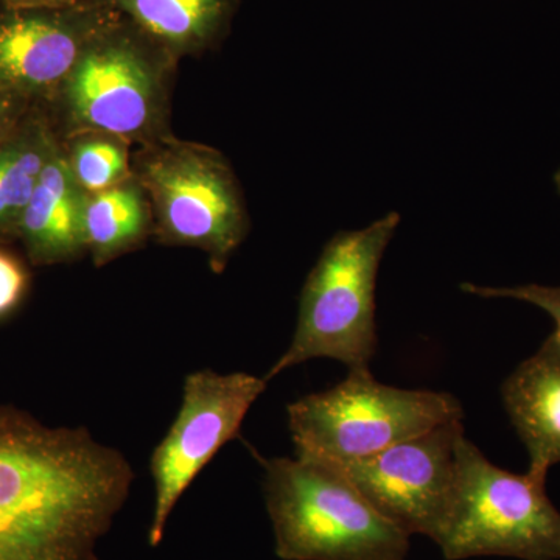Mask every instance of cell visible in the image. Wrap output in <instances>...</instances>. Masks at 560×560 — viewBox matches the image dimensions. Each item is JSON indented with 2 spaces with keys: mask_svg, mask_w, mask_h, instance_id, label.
I'll use <instances>...</instances> for the list:
<instances>
[{
  "mask_svg": "<svg viewBox=\"0 0 560 560\" xmlns=\"http://www.w3.org/2000/svg\"><path fill=\"white\" fill-rule=\"evenodd\" d=\"M62 92L77 127L121 140L153 136L165 110L160 75L127 44H97L83 50Z\"/></svg>",
  "mask_w": 560,
  "mask_h": 560,
  "instance_id": "9",
  "label": "cell"
},
{
  "mask_svg": "<svg viewBox=\"0 0 560 560\" xmlns=\"http://www.w3.org/2000/svg\"><path fill=\"white\" fill-rule=\"evenodd\" d=\"M84 197L68 153L57 143L18 226L33 264H65L83 254Z\"/></svg>",
  "mask_w": 560,
  "mask_h": 560,
  "instance_id": "12",
  "label": "cell"
},
{
  "mask_svg": "<svg viewBox=\"0 0 560 560\" xmlns=\"http://www.w3.org/2000/svg\"><path fill=\"white\" fill-rule=\"evenodd\" d=\"M158 235L205 250L221 271L248 232V215L230 165L215 151L184 142L154 147L139 165Z\"/></svg>",
  "mask_w": 560,
  "mask_h": 560,
  "instance_id": "6",
  "label": "cell"
},
{
  "mask_svg": "<svg viewBox=\"0 0 560 560\" xmlns=\"http://www.w3.org/2000/svg\"><path fill=\"white\" fill-rule=\"evenodd\" d=\"M21 98L0 90V140L5 139L20 124Z\"/></svg>",
  "mask_w": 560,
  "mask_h": 560,
  "instance_id": "19",
  "label": "cell"
},
{
  "mask_svg": "<svg viewBox=\"0 0 560 560\" xmlns=\"http://www.w3.org/2000/svg\"><path fill=\"white\" fill-rule=\"evenodd\" d=\"M267 386V378L248 372L201 370L184 378L178 416L150 459L154 482L151 548L160 547L180 497L223 445L237 438L243 420Z\"/></svg>",
  "mask_w": 560,
  "mask_h": 560,
  "instance_id": "7",
  "label": "cell"
},
{
  "mask_svg": "<svg viewBox=\"0 0 560 560\" xmlns=\"http://www.w3.org/2000/svg\"><path fill=\"white\" fill-rule=\"evenodd\" d=\"M57 140L40 121L16 125L0 140V237L16 235L18 226Z\"/></svg>",
  "mask_w": 560,
  "mask_h": 560,
  "instance_id": "14",
  "label": "cell"
},
{
  "mask_svg": "<svg viewBox=\"0 0 560 560\" xmlns=\"http://www.w3.org/2000/svg\"><path fill=\"white\" fill-rule=\"evenodd\" d=\"M463 438V420H453L366 458L327 466L410 536L436 544L455 500Z\"/></svg>",
  "mask_w": 560,
  "mask_h": 560,
  "instance_id": "8",
  "label": "cell"
},
{
  "mask_svg": "<svg viewBox=\"0 0 560 560\" xmlns=\"http://www.w3.org/2000/svg\"><path fill=\"white\" fill-rule=\"evenodd\" d=\"M460 290L480 298H510L529 302L541 311L547 312L556 324L555 334L551 335L560 348V287H545L529 283L518 287H480L474 283H463Z\"/></svg>",
  "mask_w": 560,
  "mask_h": 560,
  "instance_id": "17",
  "label": "cell"
},
{
  "mask_svg": "<svg viewBox=\"0 0 560 560\" xmlns=\"http://www.w3.org/2000/svg\"><path fill=\"white\" fill-rule=\"evenodd\" d=\"M399 223V213L390 212L364 230L338 232L324 246L302 289L293 340L265 375L268 382L316 359L370 370L377 350L378 268Z\"/></svg>",
  "mask_w": 560,
  "mask_h": 560,
  "instance_id": "3",
  "label": "cell"
},
{
  "mask_svg": "<svg viewBox=\"0 0 560 560\" xmlns=\"http://www.w3.org/2000/svg\"><path fill=\"white\" fill-rule=\"evenodd\" d=\"M121 5L151 35L190 47L215 31L226 0H121Z\"/></svg>",
  "mask_w": 560,
  "mask_h": 560,
  "instance_id": "15",
  "label": "cell"
},
{
  "mask_svg": "<svg viewBox=\"0 0 560 560\" xmlns=\"http://www.w3.org/2000/svg\"><path fill=\"white\" fill-rule=\"evenodd\" d=\"M259 460L279 559H407L410 534L385 517L340 470L298 456Z\"/></svg>",
  "mask_w": 560,
  "mask_h": 560,
  "instance_id": "2",
  "label": "cell"
},
{
  "mask_svg": "<svg viewBox=\"0 0 560 560\" xmlns=\"http://www.w3.org/2000/svg\"><path fill=\"white\" fill-rule=\"evenodd\" d=\"M27 289L28 272L24 264L9 250L0 249V319L20 307Z\"/></svg>",
  "mask_w": 560,
  "mask_h": 560,
  "instance_id": "18",
  "label": "cell"
},
{
  "mask_svg": "<svg viewBox=\"0 0 560 560\" xmlns=\"http://www.w3.org/2000/svg\"><path fill=\"white\" fill-rule=\"evenodd\" d=\"M70 168L84 194L119 186L130 179V161L124 140L102 132H84L66 151Z\"/></svg>",
  "mask_w": 560,
  "mask_h": 560,
  "instance_id": "16",
  "label": "cell"
},
{
  "mask_svg": "<svg viewBox=\"0 0 560 560\" xmlns=\"http://www.w3.org/2000/svg\"><path fill=\"white\" fill-rule=\"evenodd\" d=\"M463 416L452 394L383 385L371 370L287 407L294 455L324 464L366 458Z\"/></svg>",
  "mask_w": 560,
  "mask_h": 560,
  "instance_id": "4",
  "label": "cell"
},
{
  "mask_svg": "<svg viewBox=\"0 0 560 560\" xmlns=\"http://www.w3.org/2000/svg\"><path fill=\"white\" fill-rule=\"evenodd\" d=\"M436 545L445 560H560V512L547 477L500 469L464 436L455 500Z\"/></svg>",
  "mask_w": 560,
  "mask_h": 560,
  "instance_id": "5",
  "label": "cell"
},
{
  "mask_svg": "<svg viewBox=\"0 0 560 560\" xmlns=\"http://www.w3.org/2000/svg\"><path fill=\"white\" fill-rule=\"evenodd\" d=\"M135 480L127 456L84 427L0 404V560H102Z\"/></svg>",
  "mask_w": 560,
  "mask_h": 560,
  "instance_id": "1",
  "label": "cell"
},
{
  "mask_svg": "<svg viewBox=\"0 0 560 560\" xmlns=\"http://www.w3.org/2000/svg\"><path fill=\"white\" fill-rule=\"evenodd\" d=\"M512 425L529 453V474L547 477L560 463V348L548 337L501 388Z\"/></svg>",
  "mask_w": 560,
  "mask_h": 560,
  "instance_id": "10",
  "label": "cell"
},
{
  "mask_svg": "<svg viewBox=\"0 0 560 560\" xmlns=\"http://www.w3.org/2000/svg\"><path fill=\"white\" fill-rule=\"evenodd\" d=\"M150 224L149 202L138 179L84 197V245L95 267L139 246L149 235Z\"/></svg>",
  "mask_w": 560,
  "mask_h": 560,
  "instance_id": "13",
  "label": "cell"
},
{
  "mask_svg": "<svg viewBox=\"0 0 560 560\" xmlns=\"http://www.w3.org/2000/svg\"><path fill=\"white\" fill-rule=\"evenodd\" d=\"M555 183H556V187H558V190L560 194V168H559L558 173H556V175H555Z\"/></svg>",
  "mask_w": 560,
  "mask_h": 560,
  "instance_id": "20",
  "label": "cell"
},
{
  "mask_svg": "<svg viewBox=\"0 0 560 560\" xmlns=\"http://www.w3.org/2000/svg\"><path fill=\"white\" fill-rule=\"evenodd\" d=\"M83 54L77 33L60 21L21 16L0 22V90L16 97L62 88Z\"/></svg>",
  "mask_w": 560,
  "mask_h": 560,
  "instance_id": "11",
  "label": "cell"
}]
</instances>
